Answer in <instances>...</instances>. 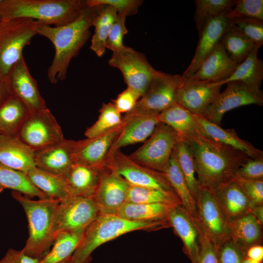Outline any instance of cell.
I'll use <instances>...</instances> for the list:
<instances>
[{"mask_svg":"<svg viewBox=\"0 0 263 263\" xmlns=\"http://www.w3.org/2000/svg\"><path fill=\"white\" fill-rule=\"evenodd\" d=\"M182 140L192 152L200 188L213 191L230 180L249 158L245 153L202 134Z\"/></svg>","mask_w":263,"mask_h":263,"instance_id":"6da1fadb","label":"cell"},{"mask_svg":"<svg viewBox=\"0 0 263 263\" xmlns=\"http://www.w3.org/2000/svg\"><path fill=\"white\" fill-rule=\"evenodd\" d=\"M102 5L86 6L74 21L56 27L39 23L38 34L49 39L55 54L47 71V77L52 84L63 80L67 76L72 59L77 56L91 36L90 28Z\"/></svg>","mask_w":263,"mask_h":263,"instance_id":"7a4b0ae2","label":"cell"},{"mask_svg":"<svg viewBox=\"0 0 263 263\" xmlns=\"http://www.w3.org/2000/svg\"><path fill=\"white\" fill-rule=\"evenodd\" d=\"M169 227L168 220L131 221L116 214H101L86 229L78 246L71 256L72 263H89L91 254L95 249L123 234L136 230L152 231Z\"/></svg>","mask_w":263,"mask_h":263,"instance_id":"3957f363","label":"cell"},{"mask_svg":"<svg viewBox=\"0 0 263 263\" xmlns=\"http://www.w3.org/2000/svg\"><path fill=\"white\" fill-rule=\"evenodd\" d=\"M12 195L22 207L28 221L29 236L22 250L28 256L40 260L53 245L54 218L60 200H33L16 191H12Z\"/></svg>","mask_w":263,"mask_h":263,"instance_id":"277c9868","label":"cell"},{"mask_svg":"<svg viewBox=\"0 0 263 263\" xmlns=\"http://www.w3.org/2000/svg\"><path fill=\"white\" fill-rule=\"evenodd\" d=\"M87 6L84 0H13L0 6L4 19L27 18L56 27L75 20Z\"/></svg>","mask_w":263,"mask_h":263,"instance_id":"5b68a950","label":"cell"},{"mask_svg":"<svg viewBox=\"0 0 263 263\" xmlns=\"http://www.w3.org/2000/svg\"><path fill=\"white\" fill-rule=\"evenodd\" d=\"M184 80L181 75L156 70L144 94L132 110L125 114L122 121L140 115L159 114L177 103V92Z\"/></svg>","mask_w":263,"mask_h":263,"instance_id":"8992f818","label":"cell"},{"mask_svg":"<svg viewBox=\"0 0 263 263\" xmlns=\"http://www.w3.org/2000/svg\"><path fill=\"white\" fill-rule=\"evenodd\" d=\"M0 27V78H5L23 56L24 47L38 35L37 20L27 18L4 19Z\"/></svg>","mask_w":263,"mask_h":263,"instance_id":"52a82bcc","label":"cell"},{"mask_svg":"<svg viewBox=\"0 0 263 263\" xmlns=\"http://www.w3.org/2000/svg\"><path fill=\"white\" fill-rule=\"evenodd\" d=\"M179 140L171 128L159 122L151 136L129 156L145 167L163 172Z\"/></svg>","mask_w":263,"mask_h":263,"instance_id":"ba28073f","label":"cell"},{"mask_svg":"<svg viewBox=\"0 0 263 263\" xmlns=\"http://www.w3.org/2000/svg\"><path fill=\"white\" fill-rule=\"evenodd\" d=\"M17 137L34 151L55 144L64 138L60 125L48 108L30 113Z\"/></svg>","mask_w":263,"mask_h":263,"instance_id":"9c48e42d","label":"cell"},{"mask_svg":"<svg viewBox=\"0 0 263 263\" xmlns=\"http://www.w3.org/2000/svg\"><path fill=\"white\" fill-rule=\"evenodd\" d=\"M108 64L121 71L127 87L140 97L147 90L156 71L143 53L126 46L113 52Z\"/></svg>","mask_w":263,"mask_h":263,"instance_id":"30bf717a","label":"cell"},{"mask_svg":"<svg viewBox=\"0 0 263 263\" xmlns=\"http://www.w3.org/2000/svg\"><path fill=\"white\" fill-rule=\"evenodd\" d=\"M104 167L116 172L130 185L175 193L163 172L137 163L120 150L108 155Z\"/></svg>","mask_w":263,"mask_h":263,"instance_id":"8fae6325","label":"cell"},{"mask_svg":"<svg viewBox=\"0 0 263 263\" xmlns=\"http://www.w3.org/2000/svg\"><path fill=\"white\" fill-rule=\"evenodd\" d=\"M101 214L93 197L70 196L60 200L54 218V236L61 231L86 229Z\"/></svg>","mask_w":263,"mask_h":263,"instance_id":"7c38bea8","label":"cell"},{"mask_svg":"<svg viewBox=\"0 0 263 263\" xmlns=\"http://www.w3.org/2000/svg\"><path fill=\"white\" fill-rule=\"evenodd\" d=\"M226 84L225 89L220 93L202 115L207 121L220 126L224 114L229 111L250 104L263 105L261 89H253L237 81Z\"/></svg>","mask_w":263,"mask_h":263,"instance_id":"4fadbf2b","label":"cell"},{"mask_svg":"<svg viewBox=\"0 0 263 263\" xmlns=\"http://www.w3.org/2000/svg\"><path fill=\"white\" fill-rule=\"evenodd\" d=\"M196 203V219L208 238L217 247L229 236V222L211 191L199 188Z\"/></svg>","mask_w":263,"mask_h":263,"instance_id":"5bb4252c","label":"cell"},{"mask_svg":"<svg viewBox=\"0 0 263 263\" xmlns=\"http://www.w3.org/2000/svg\"><path fill=\"white\" fill-rule=\"evenodd\" d=\"M6 78L12 95L23 103L30 113L47 108L23 56L12 67Z\"/></svg>","mask_w":263,"mask_h":263,"instance_id":"9a60e30c","label":"cell"},{"mask_svg":"<svg viewBox=\"0 0 263 263\" xmlns=\"http://www.w3.org/2000/svg\"><path fill=\"white\" fill-rule=\"evenodd\" d=\"M129 186L130 184L116 172L104 167L93 197L101 214H116L126 202Z\"/></svg>","mask_w":263,"mask_h":263,"instance_id":"2e32d148","label":"cell"},{"mask_svg":"<svg viewBox=\"0 0 263 263\" xmlns=\"http://www.w3.org/2000/svg\"><path fill=\"white\" fill-rule=\"evenodd\" d=\"M125 124L122 121L119 126L104 133L76 141L75 162L103 168L109 151Z\"/></svg>","mask_w":263,"mask_h":263,"instance_id":"e0dca14e","label":"cell"},{"mask_svg":"<svg viewBox=\"0 0 263 263\" xmlns=\"http://www.w3.org/2000/svg\"><path fill=\"white\" fill-rule=\"evenodd\" d=\"M222 85L208 81L185 79L177 94V103L202 115L220 93Z\"/></svg>","mask_w":263,"mask_h":263,"instance_id":"ac0fdd59","label":"cell"},{"mask_svg":"<svg viewBox=\"0 0 263 263\" xmlns=\"http://www.w3.org/2000/svg\"><path fill=\"white\" fill-rule=\"evenodd\" d=\"M76 141L64 138L46 148L34 151L36 166L44 170L64 176L75 163Z\"/></svg>","mask_w":263,"mask_h":263,"instance_id":"d6986e66","label":"cell"},{"mask_svg":"<svg viewBox=\"0 0 263 263\" xmlns=\"http://www.w3.org/2000/svg\"><path fill=\"white\" fill-rule=\"evenodd\" d=\"M167 220L170 226L181 239L183 251L191 263H198L200 243L198 223L181 205L171 207Z\"/></svg>","mask_w":263,"mask_h":263,"instance_id":"ffe728a7","label":"cell"},{"mask_svg":"<svg viewBox=\"0 0 263 263\" xmlns=\"http://www.w3.org/2000/svg\"><path fill=\"white\" fill-rule=\"evenodd\" d=\"M226 14L210 20L198 35L199 39L194 55L189 66L182 75L184 79L191 76L201 63L220 42L221 38L230 23Z\"/></svg>","mask_w":263,"mask_h":263,"instance_id":"44dd1931","label":"cell"},{"mask_svg":"<svg viewBox=\"0 0 263 263\" xmlns=\"http://www.w3.org/2000/svg\"><path fill=\"white\" fill-rule=\"evenodd\" d=\"M238 65L229 57L220 42L187 79L219 83L229 77Z\"/></svg>","mask_w":263,"mask_h":263,"instance_id":"7402d4cb","label":"cell"},{"mask_svg":"<svg viewBox=\"0 0 263 263\" xmlns=\"http://www.w3.org/2000/svg\"><path fill=\"white\" fill-rule=\"evenodd\" d=\"M229 222L250 212L253 206L239 185L230 179L211 191Z\"/></svg>","mask_w":263,"mask_h":263,"instance_id":"603a6c76","label":"cell"},{"mask_svg":"<svg viewBox=\"0 0 263 263\" xmlns=\"http://www.w3.org/2000/svg\"><path fill=\"white\" fill-rule=\"evenodd\" d=\"M102 169L75 163L64 176L69 195L93 197L98 187Z\"/></svg>","mask_w":263,"mask_h":263,"instance_id":"cb8c5ba5","label":"cell"},{"mask_svg":"<svg viewBox=\"0 0 263 263\" xmlns=\"http://www.w3.org/2000/svg\"><path fill=\"white\" fill-rule=\"evenodd\" d=\"M124 122L125 126L115 139L108 155L122 147L145 142L152 134L159 121L158 114H149L135 116Z\"/></svg>","mask_w":263,"mask_h":263,"instance_id":"d4e9b609","label":"cell"},{"mask_svg":"<svg viewBox=\"0 0 263 263\" xmlns=\"http://www.w3.org/2000/svg\"><path fill=\"white\" fill-rule=\"evenodd\" d=\"M196 118L202 134L239 150L250 158L263 157L261 150L239 137L234 129H223L219 125L207 121L202 115H196Z\"/></svg>","mask_w":263,"mask_h":263,"instance_id":"484cf974","label":"cell"},{"mask_svg":"<svg viewBox=\"0 0 263 263\" xmlns=\"http://www.w3.org/2000/svg\"><path fill=\"white\" fill-rule=\"evenodd\" d=\"M0 163L25 173L36 167L33 150L23 144L17 137L1 134Z\"/></svg>","mask_w":263,"mask_h":263,"instance_id":"4316f807","label":"cell"},{"mask_svg":"<svg viewBox=\"0 0 263 263\" xmlns=\"http://www.w3.org/2000/svg\"><path fill=\"white\" fill-rule=\"evenodd\" d=\"M158 119L159 122L171 128L181 140L202 134L196 114L177 103L159 113Z\"/></svg>","mask_w":263,"mask_h":263,"instance_id":"83f0119b","label":"cell"},{"mask_svg":"<svg viewBox=\"0 0 263 263\" xmlns=\"http://www.w3.org/2000/svg\"><path fill=\"white\" fill-rule=\"evenodd\" d=\"M261 225L249 212L229 222V237L243 250L260 244Z\"/></svg>","mask_w":263,"mask_h":263,"instance_id":"f1b7e54d","label":"cell"},{"mask_svg":"<svg viewBox=\"0 0 263 263\" xmlns=\"http://www.w3.org/2000/svg\"><path fill=\"white\" fill-rule=\"evenodd\" d=\"M30 113L20 100L12 95L9 96L0 106V134L17 137Z\"/></svg>","mask_w":263,"mask_h":263,"instance_id":"f546056e","label":"cell"},{"mask_svg":"<svg viewBox=\"0 0 263 263\" xmlns=\"http://www.w3.org/2000/svg\"><path fill=\"white\" fill-rule=\"evenodd\" d=\"M260 47L256 46L246 58L239 64L231 75L217 85H223L230 81H237L254 89H261L263 79V62L257 56Z\"/></svg>","mask_w":263,"mask_h":263,"instance_id":"4dcf8cb0","label":"cell"},{"mask_svg":"<svg viewBox=\"0 0 263 263\" xmlns=\"http://www.w3.org/2000/svg\"><path fill=\"white\" fill-rule=\"evenodd\" d=\"M173 206L164 204H144L126 202L116 214L127 220L142 222L167 220Z\"/></svg>","mask_w":263,"mask_h":263,"instance_id":"1f68e13d","label":"cell"},{"mask_svg":"<svg viewBox=\"0 0 263 263\" xmlns=\"http://www.w3.org/2000/svg\"><path fill=\"white\" fill-rule=\"evenodd\" d=\"M85 230H64L56 233L52 248L38 263H59L72 256L82 239Z\"/></svg>","mask_w":263,"mask_h":263,"instance_id":"d6a6232c","label":"cell"},{"mask_svg":"<svg viewBox=\"0 0 263 263\" xmlns=\"http://www.w3.org/2000/svg\"><path fill=\"white\" fill-rule=\"evenodd\" d=\"M37 188L52 199L62 200L71 196L67 191L64 176L35 167L26 173Z\"/></svg>","mask_w":263,"mask_h":263,"instance_id":"836d02e7","label":"cell"},{"mask_svg":"<svg viewBox=\"0 0 263 263\" xmlns=\"http://www.w3.org/2000/svg\"><path fill=\"white\" fill-rule=\"evenodd\" d=\"M220 43L229 57L238 64L243 61L256 47L231 20L221 38Z\"/></svg>","mask_w":263,"mask_h":263,"instance_id":"e575fe53","label":"cell"},{"mask_svg":"<svg viewBox=\"0 0 263 263\" xmlns=\"http://www.w3.org/2000/svg\"><path fill=\"white\" fill-rule=\"evenodd\" d=\"M166 178L179 199L181 205L193 218L196 219V203L186 181L172 154L163 172Z\"/></svg>","mask_w":263,"mask_h":263,"instance_id":"d590c367","label":"cell"},{"mask_svg":"<svg viewBox=\"0 0 263 263\" xmlns=\"http://www.w3.org/2000/svg\"><path fill=\"white\" fill-rule=\"evenodd\" d=\"M117 14L113 7L102 5L93 21L94 32L92 38L90 49L99 57H101L105 52L107 40Z\"/></svg>","mask_w":263,"mask_h":263,"instance_id":"8d00e7d4","label":"cell"},{"mask_svg":"<svg viewBox=\"0 0 263 263\" xmlns=\"http://www.w3.org/2000/svg\"><path fill=\"white\" fill-rule=\"evenodd\" d=\"M0 185L28 197H37L39 199L50 198L32 184L26 173L0 163Z\"/></svg>","mask_w":263,"mask_h":263,"instance_id":"74e56055","label":"cell"},{"mask_svg":"<svg viewBox=\"0 0 263 263\" xmlns=\"http://www.w3.org/2000/svg\"><path fill=\"white\" fill-rule=\"evenodd\" d=\"M236 0H195L194 19L198 35L212 19L228 14Z\"/></svg>","mask_w":263,"mask_h":263,"instance_id":"f35d334b","label":"cell"},{"mask_svg":"<svg viewBox=\"0 0 263 263\" xmlns=\"http://www.w3.org/2000/svg\"><path fill=\"white\" fill-rule=\"evenodd\" d=\"M172 154L186 181L192 195L196 200L200 187L190 148L186 142L180 139L174 147Z\"/></svg>","mask_w":263,"mask_h":263,"instance_id":"ab89813d","label":"cell"},{"mask_svg":"<svg viewBox=\"0 0 263 263\" xmlns=\"http://www.w3.org/2000/svg\"><path fill=\"white\" fill-rule=\"evenodd\" d=\"M126 202L164 204L172 206L181 205L175 193L130 185Z\"/></svg>","mask_w":263,"mask_h":263,"instance_id":"60d3db41","label":"cell"},{"mask_svg":"<svg viewBox=\"0 0 263 263\" xmlns=\"http://www.w3.org/2000/svg\"><path fill=\"white\" fill-rule=\"evenodd\" d=\"M122 122V117L112 102L104 103L99 110L96 121L85 132L87 138H92L104 133Z\"/></svg>","mask_w":263,"mask_h":263,"instance_id":"b9f144b4","label":"cell"},{"mask_svg":"<svg viewBox=\"0 0 263 263\" xmlns=\"http://www.w3.org/2000/svg\"><path fill=\"white\" fill-rule=\"evenodd\" d=\"M234 7L226 15L230 19L251 18L263 21V0H236Z\"/></svg>","mask_w":263,"mask_h":263,"instance_id":"7bdbcfd3","label":"cell"},{"mask_svg":"<svg viewBox=\"0 0 263 263\" xmlns=\"http://www.w3.org/2000/svg\"><path fill=\"white\" fill-rule=\"evenodd\" d=\"M230 20L256 46L261 47L263 45V20L251 18L233 19Z\"/></svg>","mask_w":263,"mask_h":263,"instance_id":"ee69618b","label":"cell"},{"mask_svg":"<svg viewBox=\"0 0 263 263\" xmlns=\"http://www.w3.org/2000/svg\"><path fill=\"white\" fill-rule=\"evenodd\" d=\"M218 263H242L246 251L229 236L217 247Z\"/></svg>","mask_w":263,"mask_h":263,"instance_id":"f6af8a7d","label":"cell"},{"mask_svg":"<svg viewBox=\"0 0 263 263\" xmlns=\"http://www.w3.org/2000/svg\"><path fill=\"white\" fill-rule=\"evenodd\" d=\"M143 2L142 0H86L87 6L109 5L113 7L117 14L126 17L136 14Z\"/></svg>","mask_w":263,"mask_h":263,"instance_id":"bcb514c9","label":"cell"},{"mask_svg":"<svg viewBox=\"0 0 263 263\" xmlns=\"http://www.w3.org/2000/svg\"><path fill=\"white\" fill-rule=\"evenodd\" d=\"M126 16L117 14L106 42V48L113 52L123 49L124 36L128 32L125 25Z\"/></svg>","mask_w":263,"mask_h":263,"instance_id":"7dc6e473","label":"cell"},{"mask_svg":"<svg viewBox=\"0 0 263 263\" xmlns=\"http://www.w3.org/2000/svg\"><path fill=\"white\" fill-rule=\"evenodd\" d=\"M235 181L250 201L252 206L263 204V180H251L234 175Z\"/></svg>","mask_w":263,"mask_h":263,"instance_id":"c3c4849f","label":"cell"},{"mask_svg":"<svg viewBox=\"0 0 263 263\" xmlns=\"http://www.w3.org/2000/svg\"><path fill=\"white\" fill-rule=\"evenodd\" d=\"M198 225L200 243L198 263H218L217 247L205 234L199 223Z\"/></svg>","mask_w":263,"mask_h":263,"instance_id":"681fc988","label":"cell"},{"mask_svg":"<svg viewBox=\"0 0 263 263\" xmlns=\"http://www.w3.org/2000/svg\"><path fill=\"white\" fill-rule=\"evenodd\" d=\"M234 175L247 179L263 180V157L249 158Z\"/></svg>","mask_w":263,"mask_h":263,"instance_id":"f907efd6","label":"cell"},{"mask_svg":"<svg viewBox=\"0 0 263 263\" xmlns=\"http://www.w3.org/2000/svg\"><path fill=\"white\" fill-rule=\"evenodd\" d=\"M140 98L133 90L127 87L112 102L120 113L126 114L132 110Z\"/></svg>","mask_w":263,"mask_h":263,"instance_id":"816d5d0a","label":"cell"},{"mask_svg":"<svg viewBox=\"0 0 263 263\" xmlns=\"http://www.w3.org/2000/svg\"><path fill=\"white\" fill-rule=\"evenodd\" d=\"M39 261L38 259L26 255L22 249L18 250L9 248L0 260V263H38Z\"/></svg>","mask_w":263,"mask_h":263,"instance_id":"f5cc1de1","label":"cell"},{"mask_svg":"<svg viewBox=\"0 0 263 263\" xmlns=\"http://www.w3.org/2000/svg\"><path fill=\"white\" fill-rule=\"evenodd\" d=\"M246 256L252 260L262 263L263 246L261 244H257L250 247L246 251Z\"/></svg>","mask_w":263,"mask_h":263,"instance_id":"db71d44e","label":"cell"},{"mask_svg":"<svg viewBox=\"0 0 263 263\" xmlns=\"http://www.w3.org/2000/svg\"><path fill=\"white\" fill-rule=\"evenodd\" d=\"M11 95L6 77L0 78V106Z\"/></svg>","mask_w":263,"mask_h":263,"instance_id":"11a10c76","label":"cell"},{"mask_svg":"<svg viewBox=\"0 0 263 263\" xmlns=\"http://www.w3.org/2000/svg\"><path fill=\"white\" fill-rule=\"evenodd\" d=\"M250 212L253 215L259 223L262 225L263 223V205H253L251 208Z\"/></svg>","mask_w":263,"mask_h":263,"instance_id":"9f6ffc18","label":"cell"},{"mask_svg":"<svg viewBox=\"0 0 263 263\" xmlns=\"http://www.w3.org/2000/svg\"><path fill=\"white\" fill-rule=\"evenodd\" d=\"M242 263H262L252 260L247 258L246 256H245L243 259V260L242 261Z\"/></svg>","mask_w":263,"mask_h":263,"instance_id":"6f0895ef","label":"cell"},{"mask_svg":"<svg viewBox=\"0 0 263 263\" xmlns=\"http://www.w3.org/2000/svg\"><path fill=\"white\" fill-rule=\"evenodd\" d=\"M59 263H72L71 256Z\"/></svg>","mask_w":263,"mask_h":263,"instance_id":"680465c9","label":"cell"},{"mask_svg":"<svg viewBox=\"0 0 263 263\" xmlns=\"http://www.w3.org/2000/svg\"><path fill=\"white\" fill-rule=\"evenodd\" d=\"M4 188L0 185V193L2 192Z\"/></svg>","mask_w":263,"mask_h":263,"instance_id":"91938a15","label":"cell"}]
</instances>
